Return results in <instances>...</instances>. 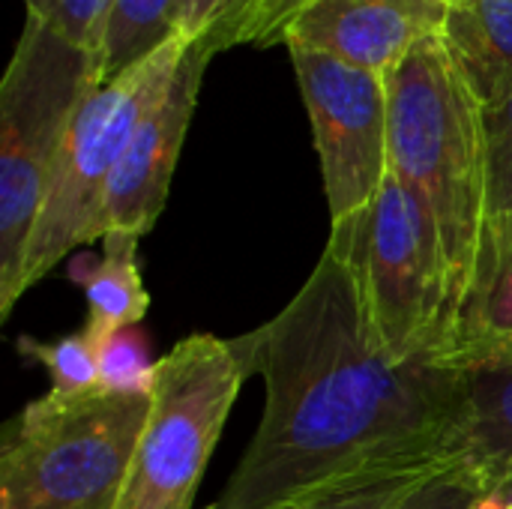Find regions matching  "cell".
<instances>
[{
	"label": "cell",
	"mask_w": 512,
	"mask_h": 509,
	"mask_svg": "<svg viewBox=\"0 0 512 509\" xmlns=\"http://www.w3.org/2000/svg\"><path fill=\"white\" fill-rule=\"evenodd\" d=\"M264 414L216 509H279L351 471L453 450L462 372L390 360L327 249L267 324L231 339Z\"/></svg>",
	"instance_id": "6da1fadb"
},
{
	"label": "cell",
	"mask_w": 512,
	"mask_h": 509,
	"mask_svg": "<svg viewBox=\"0 0 512 509\" xmlns=\"http://www.w3.org/2000/svg\"><path fill=\"white\" fill-rule=\"evenodd\" d=\"M384 81L390 171L438 231L453 318L486 222L483 105L438 33L405 51Z\"/></svg>",
	"instance_id": "7a4b0ae2"
},
{
	"label": "cell",
	"mask_w": 512,
	"mask_h": 509,
	"mask_svg": "<svg viewBox=\"0 0 512 509\" xmlns=\"http://www.w3.org/2000/svg\"><path fill=\"white\" fill-rule=\"evenodd\" d=\"M99 57L27 15L0 84V321L18 303L27 243L51 171L87 96Z\"/></svg>",
	"instance_id": "3957f363"
},
{
	"label": "cell",
	"mask_w": 512,
	"mask_h": 509,
	"mask_svg": "<svg viewBox=\"0 0 512 509\" xmlns=\"http://www.w3.org/2000/svg\"><path fill=\"white\" fill-rule=\"evenodd\" d=\"M327 252L342 261L378 348L396 363H435L450 327V276L435 225L390 171L360 213L336 222Z\"/></svg>",
	"instance_id": "277c9868"
},
{
	"label": "cell",
	"mask_w": 512,
	"mask_h": 509,
	"mask_svg": "<svg viewBox=\"0 0 512 509\" xmlns=\"http://www.w3.org/2000/svg\"><path fill=\"white\" fill-rule=\"evenodd\" d=\"M150 396H42L6 429L0 509H117Z\"/></svg>",
	"instance_id": "5b68a950"
},
{
	"label": "cell",
	"mask_w": 512,
	"mask_h": 509,
	"mask_svg": "<svg viewBox=\"0 0 512 509\" xmlns=\"http://www.w3.org/2000/svg\"><path fill=\"white\" fill-rule=\"evenodd\" d=\"M186 48L183 36H171L162 48L102 81L87 96L51 171L24 255L21 291L45 279L75 246L96 240L111 174L141 117L171 84Z\"/></svg>",
	"instance_id": "8992f818"
},
{
	"label": "cell",
	"mask_w": 512,
	"mask_h": 509,
	"mask_svg": "<svg viewBox=\"0 0 512 509\" xmlns=\"http://www.w3.org/2000/svg\"><path fill=\"white\" fill-rule=\"evenodd\" d=\"M243 384L231 339H180L156 363L150 414L117 509H192Z\"/></svg>",
	"instance_id": "52a82bcc"
},
{
	"label": "cell",
	"mask_w": 512,
	"mask_h": 509,
	"mask_svg": "<svg viewBox=\"0 0 512 509\" xmlns=\"http://www.w3.org/2000/svg\"><path fill=\"white\" fill-rule=\"evenodd\" d=\"M321 159L330 219L345 222L381 192L390 174L387 81L330 51L288 42Z\"/></svg>",
	"instance_id": "ba28073f"
},
{
	"label": "cell",
	"mask_w": 512,
	"mask_h": 509,
	"mask_svg": "<svg viewBox=\"0 0 512 509\" xmlns=\"http://www.w3.org/2000/svg\"><path fill=\"white\" fill-rule=\"evenodd\" d=\"M213 54L216 51H210L207 45H189L171 84L141 117L111 174L96 222V240H102V234L108 231H132L144 237L162 216L174 168L198 105L201 81Z\"/></svg>",
	"instance_id": "9c48e42d"
},
{
	"label": "cell",
	"mask_w": 512,
	"mask_h": 509,
	"mask_svg": "<svg viewBox=\"0 0 512 509\" xmlns=\"http://www.w3.org/2000/svg\"><path fill=\"white\" fill-rule=\"evenodd\" d=\"M450 0H312L288 27L285 45L330 51L387 75L420 39L441 33Z\"/></svg>",
	"instance_id": "30bf717a"
},
{
	"label": "cell",
	"mask_w": 512,
	"mask_h": 509,
	"mask_svg": "<svg viewBox=\"0 0 512 509\" xmlns=\"http://www.w3.org/2000/svg\"><path fill=\"white\" fill-rule=\"evenodd\" d=\"M441 369L512 366V219H486L471 279L450 318Z\"/></svg>",
	"instance_id": "8fae6325"
},
{
	"label": "cell",
	"mask_w": 512,
	"mask_h": 509,
	"mask_svg": "<svg viewBox=\"0 0 512 509\" xmlns=\"http://www.w3.org/2000/svg\"><path fill=\"white\" fill-rule=\"evenodd\" d=\"M453 450L477 495H498L512 504V366L462 372Z\"/></svg>",
	"instance_id": "7c38bea8"
},
{
	"label": "cell",
	"mask_w": 512,
	"mask_h": 509,
	"mask_svg": "<svg viewBox=\"0 0 512 509\" xmlns=\"http://www.w3.org/2000/svg\"><path fill=\"white\" fill-rule=\"evenodd\" d=\"M483 108L512 90V0H450L438 33Z\"/></svg>",
	"instance_id": "4fadbf2b"
},
{
	"label": "cell",
	"mask_w": 512,
	"mask_h": 509,
	"mask_svg": "<svg viewBox=\"0 0 512 509\" xmlns=\"http://www.w3.org/2000/svg\"><path fill=\"white\" fill-rule=\"evenodd\" d=\"M138 240L132 231L102 234V258H81L69 267V279L81 282L87 291V321L84 336L99 348L108 336L135 327L150 306L138 273Z\"/></svg>",
	"instance_id": "5bb4252c"
},
{
	"label": "cell",
	"mask_w": 512,
	"mask_h": 509,
	"mask_svg": "<svg viewBox=\"0 0 512 509\" xmlns=\"http://www.w3.org/2000/svg\"><path fill=\"white\" fill-rule=\"evenodd\" d=\"M459 465L462 459L456 450L414 453L336 477L279 509H399L423 486L456 471Z\"/></svg>",
	"instance_id": "9a60e30c"
},
{
	"label": "cell",
	"mask_w": 512,
	"mask_h": 509,
	"mask_svg": "<svg viewBox=\"0 0 512 509\" xmlns=\"http://www.w3.org/2000/svg\"><path fill=\"white\" fill-rule=\"evenodd\" d=\"M174 24L177 0H114L96 51L102 81L162 48L171 36H177Z\"/></svg>",
	"instance_id": "2e32d148"
},
{
	"label": "cell",
	"mask_w": 512,
	"mask_h": 509,
	"mask_svg": "<svg viewBox=\"0 0 512 509\" xmlns=\"http://www.w3.org/2000/svg\"><path fill=\"white\" fill-rule=\"evenodd\" d=\"M18 354L48 369L54 396L72 399V396L99 390V348L84 333L63 336L60 342H39V339L21 336Z\"/></svg>",
	"instance_id": "e0dca14e"
},
{
	"label": "cell",
	"mask_w": 512,
	"mask_h": 509,
	"mask_svg": "<svg viewBox=\"0 0 512 509\" xmlns=\"http://www.w3.org/2000/svg\"><path fill=\"white\" fill-rule=\"evenodd\" d=\"M156 363H150L147 336L126 327L99 345V390L117 396H150Z\"/></svg>",
	"instance_id": "ac0fdd59"
},
{
	"label": "cell",
	"mask_w": 512,
	"mask_h": 509,
	"mask_svg": "<svg viewBox=\"0 0 512 509\" xmlns=\"http://www.w3.org/2000/svg\"><path fill=\"white\" fill-rule=\"evenodd\" d=\"M486 123V219H512V90L492 108Z\"/></svg>",
	"instance_id": "d6986e66"
},
{
	"label": "cell",
	"mask_w": 512,
	"mask_h": 509,
	"mask_svg": "<svg viewBox=\"0 0 512 509\" xmlns=\"http://www.w3.org/2000/svg\"><path fill=\"white\" fill-rule=\"evenodd\" d=\"M249 0H177V36L189 45H207L210 51L234 48L237 24Z\"/></svg>",
	"instance_id": "ffe728a7"
},
{
	"label": "cell",
	"mask_w": 512,
	"mask_h": 509,
	"mask_svg": "<svg viewBox=\"0 0 512 509\" xmlns=\"http://www.w3.org/2000/svg\"><path fill=\"white\" fill-rule=\"evenodd\" d=\"M27 15L39 18L69 42L99 51L114 0H24Z\"/></svg>",
	"instance_id": "44dd1931"
},
{
	"label": "cell",
	"mask_w": 512,
	"mask_h": 509,
	"mask_svg": "<svg viewBox=\"0 0 512 509\" xmlns=\"http://www.w3.org/2000/svg\"><path fill=\"white\" fill-rule=\"evenodd\" d=\"M309 3L312 0H249L234 33V48L237 45H255V48L285 45L288 27Z\"/></svg>",
	"instance_id": "7402d4cb"
},
{
	"label": "cell",
	"mask_w": 512,
	"mask_h": 509,
	"mask_svg": "<svg viewBox=\"0 0 512 509\" xmlns=\"http://www.w3.org/2000/svg\"><path fill=\"white\" fill-rule=\"evenodd\" d=\"M477 498V492L471 489V483L462 474V465L438 480H432L429 486H423L417 495H411L399 509H471Z\"/></svg>",
	"instance_id": "603a6c76"
},
{
	"label": "cell",
	"mask_w": 512,
	"mask_h": 509,
	"mask_svg": "<svg viewBox=\"0 0 512 509\" xmlns=\"http://www.w3.org/2000/svg\"><path fill=\"white\" fill-rule=\"evenodd\" d=\"M471 509H512L510 501L498 498V495H477Z\"/></svg>",
	"instance_id": "cb8c5ba5"
},
{
	"label": "cell",
	"mask_w": 512,
	"mask_h": 509,
	"mask_svg": "<svg viewBox=\"0 0 512 509\" xmlns=\"http://www.w3.org/2000/svg\"><path fill=\"white\" fill-rule=\"evenodd\" d=\"M204 509H216V504H213V507H204Z\"/></svg>",
	"instance_id": "d4e9b609"
}]
</instances>
